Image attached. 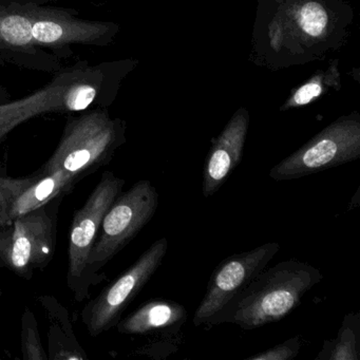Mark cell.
Masks as SVG:
<instances>
[{"mask_svg":"<svg viewBox=\"0 0 360 360\" xmlns=\"http://www.w3.org/2000/svg\"><path fill=\"white\" fill-rule=\"evenodd\" d=\"M187 320L183 305L167 299H151L125 319L120 320L117 330L124 335H146L153 332L174 333Z\"/></svg>","mask_w":360,"mask_h":360,"instance_id":"obj_12","label":"cell"},{"mask_svg":"<svg viewBox=\"0 0 360 360\" xmlns=\"http://www.w3.org/2000/svg\"><path fill=\"white\" fill-rule=\"evenodd\" d=\"M342 10L336 0H264L258 20L266 22L257 25V45L284 66L307 62L335 47L345 27Z\"/></svg>","mask_w":360,"mask_h":360,"instance_id":"obj_1","label":"cell"},{"mask_svg":"<svg viewBox=\"0 0 360 360\" xmlns=\"http://www.w3.org/2000/svg\"><path fill=\"white\" fill-rule=\"evenodd\" d=\"M360 157V117H339L269 172L274 180H295L338 167Z\"/></svg>","mask_w":360,"mask_h":360,"instance_id":"obj_6","label":"cell"},{"mask_svg":"<svg viewBox=\"0 0 360 360\" xmlns=\"http://www.w3.org/2000/svg\"><path fill=\"white\" fill-rule=\"evenodd\" d=\"M316 360L360 359V313L351 311L343 317L336 338L324 341Z\"/></svg>","mask_w":360,"mask_h":360,"instance_id":"obj_13","label":"cell"},{"mask_svg":"<svg viewBox=\"0 0 360 360\" xmlns=\"http://www.w3.org/2000/svg\"><path fill=\"white\" fill-rule=\"evenodd\" d=\"M167 250L166 238L153 242L127 271L86 304L82 321L90 336L98 337L117 326L124 311L161 266Z\"/></svg>","mask_w":360,"mask_h":360,"instance_id":"obj_8","label":"cell"},{"mask_svg":"<svg viewBox=\"0 0 360 360\" xmlns=\"http://www.w3.org/2000/svg\"><path fill=\"white\" fill-rule=\"evenodd\" d=\"M322 279L319 269L307 263L292 259L282 261L263 269L206 323H233L243 330H254L280 321L298 307L303 296Z\"/></svg>","mask_w":360,"mask_h":360,"instance_id":"obj_2","label":"cell"},{"mask_svg":"<svg viewBox=\"0 0 360 360\" xmlns=\"http://www.w3.org/2000/svg\"><path fill=\"white\" fill-rule=\"evenodd\" d=\"M159 207V193L148 180L136 182L121 193L105 214L87 262L88 286L106 279L98 274L148 224Z\"/></svg>","mask_w":360,"mask_h":360,"instance_id":"obj_3","label":"cell"},{"mask_svg":"<svg viewBox=\"0 0 360 360\" xmlns=\"http://www.w3.org/2000/svg\"><path fill=\"white\" fill-rule=\"evenodd\" d=\"M33 25L22 16L5 18L0 26V32L8 43L13 45H27L33 39Z\"/></svg>","mask_w":360,"mask_h":360,"instance_id":"obj_16","label":"cell"},{"mask_svg":"<svg viewBox=\"0 0 360 360\" xmlns=\"http://www.w3.org/2000/svg\"><path fill=\"white\" fill-rule=\"evenodd\" d=\"M300 336L292 337L288 340L275 345L262 353H257L246 360H292L297 357L300 352Z\"/></svg>","mask_w":360,"mask_h":360,"instance_id":"obj_17","label":"cell"},{"mask_svg":"<svg viewBox=\"0 0 360 360\" xmlns=\"http://www.w3.org/2000/svg\"><path fill=\"white\" fill-rule=\"evenodd\" d=\"M124 185L125 180L112 172H105L83 207L73 214L69 233L67 284L77 302L89 299L90 288L86 279L88 259L105 214L123 191Z\"/></svg>","mask_w":360,"mask_h":360,"instance_id":"obj_7","label":"cell"},{"mask_svg":"<svg viewBox=\"0 0 360 360\" xmlns=\"http://www.w3.org/2000/svg\"><path fill=\"white\" fill-rule=\"evenodd\" d=\"M5 132H7L6 131L5 120L0 119V136H3Z\"/></svg>","mask_w":360,"mask_h":360,"instance_id":"obj_20","label":"cell"},{"mask_svg":"<svg viewBox=\"0 0 360 360\" xmlns=\"http://www.w3.org/2000/svg\"><path fill=\"white\" fill-rule=\"evenodd\" d=\"M79 176L41 170L27 178L0 176V229L45 205L58 195H67L81 181Z\"/></svg>","mask_w":360,"mask_h":360,"instance_id":"obj_10","label":"cell"},{"mask_svg":"<svg viewBox=\"0 0 360 360\" xmlns=\"http://www.w3.org/2000/svg\"><path fill=\"white\" fill-rule=\"evenodd\" d=\"M65 195L16 219L0 229V265L30 279L44 271L53 259L56 248L58 212Z\"/></svg>","mask_w":360,"mask_h":360,"instance_id":"obj_4","label":"cell"},{"mask_svg":"<svg viewBox=\"0 0 360 360\" xmlns=\"http://www.w3.org/2000/svg\"><path fill=\"white\" fill-rule=\"evenodd\" d=\"M250 120L248 109L240 108L229 120L218 138L212 141L204 163L202 185L204 197L214 195L241 162Z\"/></svg>","mask_w":360,"mask_h":360,"instance_id":"obj_11","label":"cell"},{"mask_svg":"<svg viewBox=\"0 0 360 360\" xmlns=\"http://www.w3.org/2000/svg\"><path fill=\"white\" fill-rule=\"evenodd\" d=\"M32 34L39 43L52 44L63 37V29L56 22H37L32 26Z\"/></svg>","mask_w":360,"mask_h":360,"instance_id":"obj_19","label":"cell"},{"mask_svg":"<svg viewBox=\"0 0 360 360\" xmlns=\"http://www.w3.org/2000/svg\"><path fill=\"white\" fill-rule=\"evenodd\" d=\"M340 86V75L338 71V62H333L328 70H321L316 72L311 79H307L304 84L299 86L290 94V98L284 102L283 106L280 108L281 111H288L290 109L307 106L315 102L328 88Z\"/></svg>","mask_w":360,"mask_h":360,"instance_id":"obj_14","label":"cell"},{"mask_svg":"<svg viewBox=\"0 0 360 360\" xmlns=\"http://www.w3.org/2000/svg\"><path fill=\"white\" fill-rule=\"evenodd\" d=\"M124 142L123 130L117 124L104 117H86L69 127L53 155L39 170L83 179L108 165Z\"/></svg>","mask_w":360,"mask_h":360,"instance_id":"obj_5","label":"cell"},{"mask_svg":"<svg viewBox=\"0 0 360 360\" xmlns=\"http://www.w3.org/2000/svg\"><path fill=\"white\" fill-rule=\"evenodd\" d=\"M96 91L90 86H79L69 94L66 104L70 110L81 111L87 108L96 98Z\"/></svg>","mask_w":360,"mask_h":360,"instance_id":"obj_18","label":"cell"},{"mask_svg":"<svg viewBox=\"0 0 360 360\" xmlns=\"http://www.w3.org/2000/svg\"><path fill=\"white\" fill-rule=\"evenodd\" d=\"M279 250L278 242H267L221 261L210 276L205 296L193 316V326H202L212 319L233 296L266 269Z\"/></svg>","mask_w":360,"mask_h":360,"instance_id":"obj_9","label":"cell"},{"mask_svg":"<svg viewBox=\"0 0 360 360\" xmlns=\"http://www.w3.org/2000/svg\"><path fill=\"white\" fill-rule=\"evenodd\" d=\"M22 352L25 360L49 359L41 345L34 314L28 307L22 318Z\"/></svg>","mask_w":360,"mask_h":360,"instance_id":"obj_15","label":"cell"}]
</instances>
